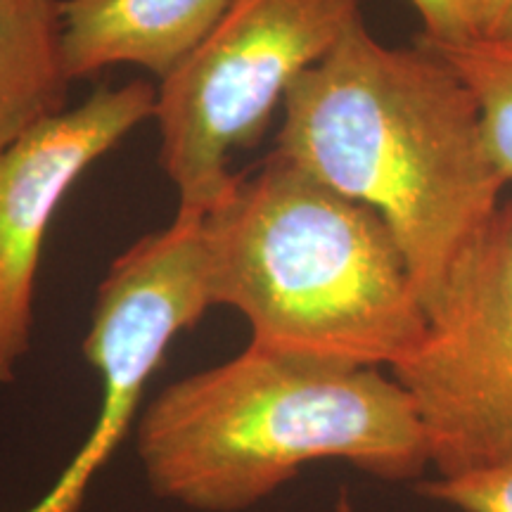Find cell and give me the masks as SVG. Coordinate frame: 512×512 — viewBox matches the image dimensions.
<instances>
[{
	"label": "cell",
	"instance_id": "obj_1",
	"mask_svg": "<svg viewBox=\"0 0 512 512\" xmlns=\"http://www.w3.org/2000/svg\"><path fill=\"white\" fill-rule=\"evenodd\" d=\"M280 107L273 155L380 216L427 316L505 188L470 88L430 48L387 46L361 19Z\"/></svg>",
	"mask_w": 512,
	"mask_h": 512
},
{
	"label": "cell",
	"instance_id": "obj_2",
	"mask_svg": "<svg viewBox=\"0 0 512 512\" xmlns=\"http://www.w3.org/2000/svg\"><path fill=\"white\" fill-rule=\"evenodd\" d=\"M136 448L152 494L197 512L249 510L316 460L384 482H411L432 465L394 377L249 344L164 387L140 415Z\"/></svg>",
	"mask_w": 512,
	"mask_h": 512
},
{
	"label": "cell",
	"instance_id": "obj_3",
	"mask_svg": "<svg viewBox=\"0 0 512 512\" xmlns=\"http://www.w3.org/2000/svg\"><path fill=\"white\" fill-rule=\"evenodd\" d=\"M202 242L211 304L247 320L249 347L392 370L425 335L392 230L273 152L202 216Z\"/></svg>",
	"mask_w": 512,
	"mask_h": 512
},
{
	"label": "cell",
	"instance_id": "obj_4",
	"mask_svg": "<svg viewBox=\"0 0 512 512\" xmlns=\"http://www.w3.org/2000/svg\"><path fill=\"white\" fill-rule=\"evenodd\" d=\"M363 19V0H230L214 29L157 83L152 121L176 216L202 219L264 138L285 93Z\"/></svg>",
	"mask_w": 512,
	"mask_h": 512
},
{
	"label": "cell",
	"instance_id": "obj_5",
	"mask_svg": "<svg viewBox=\"0 0 512 512\" xmlns=\"http://www.w3.org/2000/svg\"><path fill=\"white\" fill-rule=\"evenodd\" d=\"M411 396L439 477L512 460V200L427 309L420 344L389 370Z\"/></svg>",
	"mask_w": 512,
	"mask_h": 512
},
{
	"label": "cell",
	"instance_id": "obj_6",
	"mask_svg": "<svg viewBox=\"0 0 512 512\" xmlns=\"http://www.w3.org/2000/svg\"><path fill=\"white\" fill-rule=\"evenodd\" d=\"M211 306L202 219L174 216L114 256L83 339V356L102 382L100 413L91 437L38 501V512L81 510L88 484L124 441L166 351Z\"/></svg>",
	"mask_w": 512,
	"mask_h": 512
},
{
	"label": "cell",
	"instance_id": "obj_7",
	"mask_svg": "<svg viewBox=\"0 0 512 512\" xmlns=\"http://www.w3.org/2000/svg\"><path fill=\"white\" fill-rule=\"evenodd\" d=\"M157 86H102L0 155V384L31 349L43 245L64 197L91 166L155 114Z\"/></svg>",
	"mask_w": 512,
	"mask_h": 512
},
{
	"label": "cell",
	"instance_id": "obj_8",
	"mask_svg": "<svg viewBox=\"0 0 512 512\" xmlns=\"http://www.w3.org/2000/svg\"><path fill=\"white\" fill-rule=\"evenodd\" d=\"M230 0H60L72 81L138 67L162 81L214 29Z\"/></svg>",
	"mask_w": 512,
	"mask_h": 512
},
{
	"label": "cell",
	"instance_id": "obj_9",
	"mask_svg": "<svg viewBox=\"0 0 512 512\" xmlns=\"http://www.w3.org/2000/svg\"><path fill=\"white\" fill-rule=\"evenodd\" d=\"M60 0H0V155L67 110Z\"/></svg>",
	"mask_w": 512,
	"mask_h": 512
},
{
	"label": "cell",
	"instance_id": "obj_10",
	"mask_svg": "<svg viewBox=\"0 0 512 512\" xmlns=\"http://www.w3.org/2000/svg\"><path fill=\"white\" fill-rule=\"evenodd\" d=\"M425 48L444 57L470 88L482 117L491 162L503 183H512V38H482L465 46Z\"/></svg>",
	"mask_w": 512,
	"mask_h": 512
},
{
	"label": "cell",
	"instance_id": "obj_11",
	"mask_svg": "<svg viewBox=\"0 0 512 512\" xmlns=\"http://www.w3.org/2000/svg\"><path fill=\"white\" fill-rule=\"evenodd\" d=\"M415 491L463 512H512V460L422 482ZM339 512H349V505L342 503Z\"/></svg>",
	"mask_w": 512,
	"mask_h": 512
},
{
	"label": "cell",
	"instance_id": "obj_12",
	"mask_svg": "<svg viewBox=\"0 0 512 512\" xmlns=\"http://www.w3.org/2000/svg\"><path fill=\"white\" fill-rule=\"evenodd\" d=\"M420 15V43L437 48L465 46L489 36L496 0H411Z\"/></svg>",
	"mask_w": 512,
	"mask_h": 512
},
{
	"label": "cell",
	"instance_id": "obj_13",
	"mask_svg": "<svg viewBox=\"0 0 512 512\" xmlns=\"http://www.w3.org/2000/svg\"><path fill=\"white\" fill-rule=\"evenodd\" d=\"M486 38H512V0H496L494 19Z\"/></svg>",
	"mask_w": 512,
	"mask_h": 512
}]
</instances>
